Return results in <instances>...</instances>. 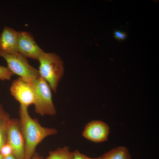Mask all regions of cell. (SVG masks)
Here are the masks:
<instances>
[{"label": "cell", "mask_w": 159, "mask_h": 159, "mask_svg": "<svg viewBox=\"0 0 159 159\" xmlns=\"http://www.w3.org/2000/svg\"><path fill=\"white\" fill-rule=\"evenodd\" d=\"M101 159H131L127 149L123 146L114 148L101 156Z\"/></svg>", "instance_id": "11"}, {"label": "cell", "mask_w": 159, "mask_h": 159, "mask_svg": "<svg viewBox=\"0 0 159 159\" xmlns=\"http://www.w3.org/2000/svg\"><path fill=\"white\" fill-rule=\"evenodd\" d=\"M18 32L5 26L0 34V51L13 54L18 52Z\"/></svg>", "instance_id": "9"}, {"label": "cell", "mask_w": 159, "mask_h": 159, "mask_svg": "<svg viewBox=\"0 0 159 159\" xmlns=\"http://www.w3.org/2000/svg\"><path fill=\"white\" fill-rule=\"evenodd\" d=\"M38 60L39 75L48 84L52 90L57 92L59 82L64 72L63 63L61 58L54 53L44 52Z\"/></svg>", "instance_id": "2"}, {"label": "cell", "mask_w": 159, "mask_h": 159, "mask_svg": "<svg viewBox=\"0 0 159 159\" xmlns=\"http://www.w3.org/2000/svg\"><path fill=\"white\" fill-rule=\"evenodd\" d=\"M109 132V127L106 123L100 120H95L85 125L82 135L89 140L99 143L107 140Z\"/></svg>", "instance_id": "8"}, {"label": "cell", "mask_w": 159, "mask_h": 159, "mask_svg": "<svg viewBox=\"0 0 159 159\" xmlns=\"http://www.w3.org/2000/svg\"><path fill=\"white\" fill-rule=\"evenodd\" d=\"M10 91L11 95L20 104L28 107L34 104L35 92L33 82L19 77L12 82Z\"/></svg>", "instance_id": "5"}, {"label": "cell", "mask_w": 159, "mask_h": 159, "mask_svg": "<svg viewBox=\"0 0 159 159\" xmlns=\"http://www.w3.org/2000/svg\"><path fill=\"white\" fill-rule=\"evenodd\" d=\"M13 75L7 67L0 66V80H9Z\"/></svg>", "instance_id": "13"}, {"label": "cell", "mask_w": 159, "mask_h": 159, "mask_svg": "<svg viewBox=\"0 0 159 159\" xmlns=\"http://www.w3.org/2000/svg\"><path fill=\"white\" fill-rule=\"evenodd\" d=\"M0 153L4 158L6 157L13 154L12 148L10 145L7 142L1 148Z\"/></svg>", "instance_id": "14"}, {"label": "cell", "mask_w": 159, "mask_h": 159, "mask_svg": "<svg viewBox=\"0 0 159 159\" xmlns=\"http://www.w3.org/2000/svg\"><path fill=\"white\" fill-rule=\"evenodd\" d=\"M18 50L26 58L37 60L44 52L36 43L31 34L24 31L18 32Z\"/></svg>", "instance_id": "7"}, {"label": "cell", "mask_w": 159, "mask_h": 159, "mask_svg": "<svg viewBox=\"0 0 159 159\" xmlns=\"http://www.w3.org/2000/svg\"><path fill=\"white\" fill-rule=\"evenodd\" d=\"M4 157L0 153V159H3Z\"/></svg>", "instance_id": "19"}, {"label": "cell", "mask_w": 159, "mask_h": 159, "mask_svg": "<svg viewBox=\"0 0 159 159\" xmlns=\"http://www.w3.org/2000/svg\"><path fill=\"white\" fill-rule=\"evenodd\" d=\"M11 146L13 154L17 159H24L25 141L19 120L10 119L7 132V142Z\"/></svg>", "instance_id": "6"}, {"label": "cell", "mask_w": 159, "mask_h": 159, "mask_svg": "<svg viewBox=\"0 0 159 159\" xmlns=\"http://www.w3.org/2000/svg\"><path fill=\"white\" fill-rule=\"evenodd\" d=\"M32 159H44V158L42 156L40 155L38 153H35Z\"/></svg>", "instance_id": "17"}, {"label": "cell", "mask_w": 159, "mask_h": 159, "mask_svg": "<svg viewBox=\"0 0 159 159\" xmlns=\"http://www.w3.org/2000/svg\"><path fill=\"white\" fill-rule=\"evenodd\" d=\"M3 159H17L15 157L14 155L13 154H12L11 155L7 156L5 157Z\"/></svg>", "instance_id": "18"}, {"label": "cell", "mask_w": 159, "mask_h": 159, "mask_svg": "<svg viewBox=\"0 0 159 159\" xmlns=\"http://www.w3.org/2000/svg\"><path fill=\"white\" fill-rule=\"evenodd\" d=\"M72 159H101V157H99L92 158L81 153L78 150H75L72 152Z\"/></svg>", "instance_id": "15"}, {"label": "cell", "mask_w": 159, "mask_h": 159, "mask_svg": "<svg viewBox=\"0 0 159 159\" xmlns=\"http://www.w3.org/2000/svg\"><path fill=\"white\" fill-rule=\"evenodd\" d=\"M35 92V112L41 115H53L56 111L52 100V89L40 76L33 82Z\"/></svg>", "instance_id": "3"}, {"label": "cell", "mask_w": 159, "mask_h": 159, "mask_svg": "<svg viewBox=\"0 0 159 159\" xmlns=\"http://www.w3.org/2000/svg\"><path fill=\"white\" fill-rule=\"evenodd\" d=\"M0 56L5 59L7 67L14 74L30 82L40 76L38 70L30 65L26 57L19 52L9 54L0 51Z\"/></svg>", "instance_id": "4"}, {"label": "cell", "mask_w": 159, "mask_h": 159, "mask_svg": "<svg viewBox=\"0 0 159 159\" xmlns=\"http://www.w3.org/2000/svg\"><path fill=\"white\" fill-rule=\"evenodd\" d=\"M114 34L115 38L119 40H124L126 37V34L125 33L119 31H115Z\"/></svg>", "instance_id": "16"}, {"label": "cell", "mask_w": 159, "mask_h": 159, "mask_svg": "<svg viewBox=\"0 0 159 159\" xmlns=\"http://www.w3.org/2000/svg\"><path fill=\"white\" fill-rule=\"evenodd\" d=\"M10 119L9 115L0 104V150L7 142V129Z\"/></svg>", "instance_id": "10"}, {"label": "cell", "mask_w": 159, "mask_h": 159, "mask_svg": "<svg viewBox=\"0 0 159 159\" xmlns=\"http://www.w3.org/2000/svg\"><path fill=\"white\" fill-rule=\"evenodd\" d=\"M19 123L25 141L24 159H32L36 147L47 137L56 134L54 128L44 127L37 119L32 118L29 114L28 107L20 104Z\"/></svg>", "instance_id": "1"}, {"label": "cell", "mask_w": 159, "mask_h": 159, "mask_svg": "<svg viewBox=\"0 0 159 159\" xmlns=\"http://www.w3.org/2000/svg\"><path fill=\"white\" fill-rule=\"evenodd\" d=\"M72 152H70L68 147L59 148L50 151L45 159H72Z\"/></svg>", "instance_id": "12"}]
</instances>
